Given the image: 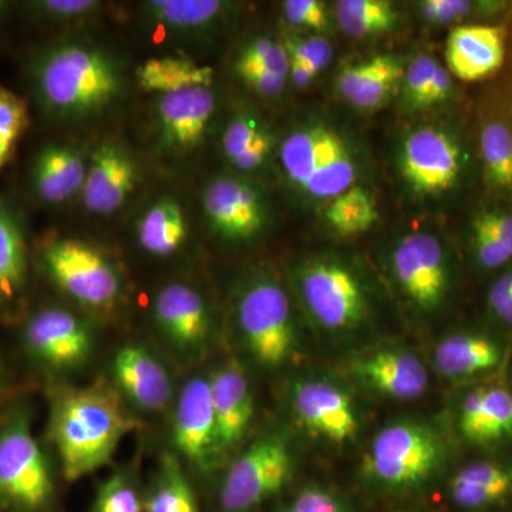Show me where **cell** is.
Instances as JSON below:
<instances>
[{"mask_svg":"<svg viewBox=\"0 0 512 512\" xmlns=\"http://www.w3.org/2000/svg\"><path fill=\"white\" fill-rule=\"evenodd\" d=\"M37 100L53 119H92L109 109L123 90L121 64L103 47L60 40L40 49L30 62Z\"/></svg>","mask_w":512,"mask_h":512,"instance_id":"cell-1","label":"cell"},{"mask_svg":"<svg viewBox=\"0 0 512 512\" xmlns=\"http://www.w3.org/2000/svg\"><path fill=\"white\" fill-rule=\"evenodd\" d=\"M134 426L119 394L109 384L99 382L57 394L50 434L64 478L82 480L107 466Z\"/></svg>","mask_w":512,"mask_h":512,"instance_id":"cell-2","label":"cell"},{"mask_svg":"<svg viewBox=\"0 0 512 512\" xmlns=\"http://www.w3.org/2000/svg\"><path fill=\"white\" fill-rule=\"evenodd\" d=\"M279 160L289 183L313 198L333 200L356 180V164L348 146L323 124L292 131L282 141Z\"/></svg>","mask_w":512,"mask_h":512,"instance_id":"cell-3","label":"cell"},{"mask_svg":"<svg viewBox=\"0 0 512 512\" xmlns=\"http://www.w3.org/2000/svg\"><path fill=\"white\" fill-rule=\"evenodd\" d=\"M43 261L55 284L80 305L104 311L119 302V271L93 245L80 239H55L46 245Z\"/></svg>","mask_w":512,"mask_h":512,"instance_id":"cell-4","label":"cell"},{"mask_svg":"<svg viewBox=\"0 0 512 512\" xmlns=\"http://www.w3.org/2000/svg\"><path fill=\"white\" fill-rule=\"evenodd\" d=\"M238 325L245 343L261 365L288 362L295 346L291 303L284 289L271 279H256L238 301Z\"/></svg>","mask_w":512,"mask_h":512,"instance_id":"cell-5","label":"cell"},{"mask_svg":"<svg viewBox=\"0 0 512 512\" xmlns=\"http://www.w3.org/2000/svg\"><path fill=\"white\" fill-rule=\"evenodd\" d=\"M441 448L433 431L421 424L400 421L377 433L370 446L366 468L387 487H412L423 483L439 466Z\"/></svg>","mask_w":512,"mask_h":512,"instance_id":"cell-6","label":"cell"},{"mask_svg":"<svg viewBox=\"0 0 512 512\" xmlns=\"http://www.w3.org/2000/svg\"><path fill=\"white\" fill-rule=\"evenodd\" d=\"M292 476L288 444L266 437L252 444L229 467L221 485L224 512H249L278 494Z\"/></svg>","mask_w":512,"mask_h":512,"instance_id":"cell-7","label":"cell"},{"mask_svg":"<svg viewBox=\"0 0 512 512\" xmlns=\"http://www.w3.org/2000/svg\"><path fill=\"white\" fill-rule=\"evenodd\" d=\"M52 476L42 448L30 431L29 421L18 417L0 431V497L23 511H36L49 503Z\"/></svg>","mask_w":512,"mask_h":512,"instance_id":"cell-8","label":"cell"},{"mask_svg":"<svg viewBox=\"0 0 512 512\" xmlns=\"http://www.w3.org/2000/svg\"><path fill=\"white\" fill-rule=\"evenodd\" d=\"M299 284L305 305L323 328H352L365 316V293L345 266L315 262L302 269Z\"/></svg>","mask_w":512,"mask_h":512,"instance_id":"cell-9","label":"cell"},{"mask_svg":"<svg viewBox=\"0 0 512 512\" xmlns=\"http://www.w3.org/2000/svg\"><path fill=\"white\" fill-rule=\"evenodd\" d=\"M400 170L416 194H441L451 190L460 177V147L446 131L419 128L404 141Z\"/></svg>","mask_w":512,"mask_h":512,"instance_id":"cell-10","label":"cell"},{"mask_svg":"<svg viewBox=\"0 0 512 512\" xmlns=\"http://www.w3.org/2000/svg\"><path fill=\"white\" fill-rule=\"evenodd\" d=\"M393 272L400 288L417 306L431 311L443 302L448 286L446 254L433 235H407L393 252Z\"/></svg>","mask_w":512,"mask_h":512,"instance_id":"cell-11","label":"cell"},{"mask_svg":"<svg viewBox=\"0 0 512 512\" xmlns=\"http://www.w3.org/2000/svg\"><path fill=\"white\" fill-rule=\"evenodd\" d=\"M205 217L214 234L227 241H248L266 224V205L254 185L239 178H215L202 197Z\"/></svg>","mask_w":512,"mask_h":512,"instance_id":"cell-12","label":"cell"},{"mask_svg":"<svg viewBox=\"0 0 512 512\" xmlns=\"http://www.w3.org/2000/svg\"><path fill=\"white\" fill-rule=\"evenodd\" d=\"M173 441L175 448L202 471L210 470L220 456L210 379L207 377L191 379L178 397Z\"/></svg>","mask_w":512,"mask_h":512,"instance_id":"cell-13","label":"cell"},{"mask_svg":"<svg viewBox=\"0 0 512 512\" xmlns=\"http://www.w3.org/2000/svg\"><path fill=\"white\" fill-rule=\"evenodd\" d=\"M25 342L33 356L56 369L79 366L93 349L89 326L66 309L37 313L25 329Z\"/></svg>","mask_w":512,"mask_h":512,"instance_id":"cell-14","label":"cell"},{"mask_svg":"<svg viewBox=\"0 0 512 512\" xmlns=\"http://www.w3.org/2000/svg\"><path fill=\"white\" fill-rule=\"evenodd\" d=\"M158 97L160 147L180 154L200 146L217 110V99L211 87H190Z\"/></svg>","mask_w":512,"mask_h":512,"instance_id":"cell-15","label":"cell"},{"mask_svg":"<svg viewBox=\"0 0 512 512\" xmlns=\"http://www.w3.org/2000/svg\"><path fill=\"white\" fill-rule=\"evenodd\" d=\"M140 168L136 158L116 141L101 144L87 165L82 200L92 214L110 215L136 190Z\"/></svg>","mask_w":512,"mask_h":512,"instance_id":"cell-16","label":"cell"},{"mask_svg":"<svg viewBox=\"0 0 512 512\" xmlns=\"http://www.w3.org/2000/svg\"><path fill=\"white\" fill-rule=\"evenodd\" d=\"M293 413L309 433L332 443L353 439L359 423L348 394L322 380H305L293 387Z\"/></svg>","mask_w":512,"mask_h":512,"instance_id":"cell-17","label":"cell"},{"mask_svg":"<svg viewBox=\"0 0 512 512\" xmlns=\"http://www.w3.org/2000/svg\"><path fill=\"white\" fill-rule=\"evenodd\" d=\"M154 319L165 338L181 352H198L207 345L211 316L207 302L197 289L185 284H168L157 293Z\"/></svg>","mask_w":512,"mask_h":512,"instance_id":"cell-18","label":"cell"},{"mask_svg":"<svg viewBox=\"0 0 512 512\" xmlns=\"http://www.w3.org/2000/svg\"><path fill=\"white\" fill-rule=\"evenodd\" d=\"M113 375L124 396L144 412H160L173 396L167 369L144 346L126 345L117 350Z\"/></svg>","mask_w":512,"mask_h":512,"instance_id":"cell-19","label":"cell"},{"mask_svg":"<svg viewBox=\"0 0 512 512\" xmlns=\"http://www.w3.org/2000/svg\"><path fill=\"white\" fill-rule=\"evenodd\" d=\"M356 376L370 389L396 400L419 399L429 386L423 362L406 350H380L360 359Z\"/></svg>","mask_w":512,"mask_h":512,"instance_id":"cell-20","label":"cell"},{"mask_svg":"<svg viewBox=\"0 0 512 512\" xmlns=\"http://www.w3.org/2000/svg\"><path fill=\"white\" fill-rule=\"evenodd\" d=\"M212 407L220 453L235 446L254 419V399L241 367L229 363L210 377Z\"/></svg>","mask_w":512,"mask_h":512,"instance_id":"cell-21","label":"cell"},{"mask_svg":"<svg viewBox=\"0 0 512 512\" xmlns=\"http://www.w3.org/2000/svg\"><path fill=\"white\" fill-rule=\"evenodd\" d=\"M504 56V33L495 26H460L448 36L447 70L464 82H476L497 72Z\"/></svg>","mask_w":512,"mask_h":512,"instance_id":"cell-22","label":"cell"},{"mask_svg":"<svg viewBox=\"0 0 512 512\" xmlns=\"http://www.w3.org/2000/svg\"><path fill=\"white\" fill-rule=\"evenodd\" d=\"M82 148L49 144L37 153L32 167L33 191L46 204H62L82 192L87 174Z\"/></svg>","mask_w":512,"mask_h":512,"instance_id":"cell-23","label":"cell"},{"mask_svg":"<svg viewBox=\"0 0 512 512\" xmlns=\"http://www.w3.org/2000/svg\"><path fill=\"white\" fill-rule=\"evenodd\" d=\"M220 0H148L140 3L141 18L161 35L194 40L207 35L224 16Z\"/></svg>","mask_w":512,"mask_h":512,"instance_id":"cell-24","label":"cell"},{"mask_svg":"<svg viewBox=\"0 0 512 512\" xmlns=\"http://www.w3.org/2000/svg\"><path fill=\"white\" fill-rule=\"evenodd\" d=\"M404 76L397 57L380 55L343 70L338 80L342 96L359 109H376L393 92L397 80Z\"/></svg>","mask_w":512,"mask_h":512,"instance_id":"cell-25","label":"cell"},{"mask_svg":"<svg viewBox=\"0 0 512 512\" xmlns=\"http://www.w3.org/2000/svg\"><path fill=\"white\" fill-rule=\"evenodd\" d=\"M451 500L468 511L501 504L512 495V467L478 461L458 471L450 483Z\"/></svg>","mask_w":512,"mask_h":512,"instance_id":"cell-26","label":"cell"},{"mask_svg":"<svg viewBox=\"0 0 512 512\" xmlns=\"http://www.w3.org/2000/svg\"><path fill=\"white\" fill-rule=\"evenodd\" d=\"M137 238L148 254H175L187 238V221L181 205L171 197L154 202L138 221Z\"/></svg>","mask_w":512,"mask_h":512,"instance_id":"cell-27","label":"cell"},{"mask_svg":"<svg viewBox=\"0 0 512 512\" xmlns=\"http://www.w3.org/2000/svg\"><path fill=\"white\" fill-rule=\"evenodd\" d=\"M137 82L144 92L164 96L190 87H211L214 70L184 57H154L138 67Z\"/></svg>","mask_w":512,"mask_h":512,"instance_id":"cell-28","label":"cell"},{"mask_svg":"<svg viewBox=\"0 0 512 512\" xmlns=\"http://www.w3.org/2000/svg\"><path fill=\"white\" fill-rule=\"evenodd\" d=\"M501 360L493 340L478 335H453L436 349L437 369L448 377H466L493 369Z\"/></svg>","mask_w":512,"mask_h":512,"instance_id":"cell-29","label":"cell"},{"mask_svg":"<svg viewBox=\"0 0 512 512\" xmlns=\"http://www.w3.org/2000/svg\"><path fill=\"white\" fill-rule=\"evenodd\" d=\"M336 19L346 35L362 39L390 32L397 25L399 13L386 0H340Z\"/></svg>","mask_w":512,"mask_h":512,"instance_id":"cell-30","label":"cell"},{"mask_svg":"<svg viewBox=\"0 0 512 512\" xmlns=\"http://www.w3.org/2000/svg\"><path fill=\"white\" fill-rule=\"evenodd\" d=\"M146 512H200L194 490L173 454L161 460L153 491L144 504Z\"/></svg>","mask_w":512,"mask_h":512,"instance_id":"cell-31","label":"cell"},{"mask_svg":"<svg viewBox=\"0 0 512 512\" xmlns=\"http://www.w3.org/2000/svg\"><path fill=\"white\" fill-rule=\"evenodd\" d=\"M325 217L338 234L353 237L369 231L376 224L379 212L370 192L353 185L330 201Z\"/></svg>","mask_w":512,"mask_h":512,"instance_id":"cell-32","label":"cell"},{"mask_svg":"<svg viewBox=\"0 0 512 512\" xmlns=\"http://www.w3.org/2000/svg\"><path fill=\"white\" fill-rule=\"evenodd\" d=\"M26 272V251L22 231L8 208L0 204V299L19 291Z\"/></svg>","mask_w":512,"mask_h":512,"instance_id":"cell-33","label":"cell"},{"mask_svg":"<svg viewBox=\"0 0 512 512\" xmlns=\"http://www.w3.org/2000/svg\"><path fill=\"white\" fill-rule=\"evenodd\" d=\"M485 175L498 190L512 192V131L500 121H490L481 131Z\"/></svg>","mask_w":512,"mask_h":512,"instance_id":"cell-34","label":"cell"},{"mask_svg":"<svg viewBox=\"0 0 512 512\" xmlns=\"http://www.w3.org/2000/svg\"><path fill=\"white\" fill-rule=\"evenodd\" d=\"M28 126V104L0 83V171L12 160Z\"/></svg>","mask_w":512,"mask_h":512,"instance_id":"cell-35","label":"cell"},{"mask_svg":"<svg viewBox=\"0 0 512 512\" xmlns=\"http://www.w3.org/2000/svg\"><path fill=\"white\" fill-rule=\"evenodd\" d=\"M136 485L126 473H116L100 484L92 512H143Z\"/></svg>","mask_w":512,"mask_h":512,"instance_id":"cell-36","label":"cell"},{"mask_svg":"<svg viewBox=\"0 0 512 512\" xmlns=\"http://www.w3.org/2000/svg\"><path fill=\"white\" fill-rule=\"evenodd\" d=\"M101 6L97 0H40L29 3V9L36 18L60 26L87 22L100 12Z\"/></svg>","mask_w":512,"mask_h":512,"instance_id":"cell-37","label":"cell"},{"mask_svg":"<svg viewBox=\"0 0 512 512\" xmlns=\"http://www.w3.org/2000/svg\"><path fill=\"white\" fill-rule=\"evenodd\" d=\"M235 67H259L288 77L291 64L284 45L271 37L259 36L239 52Z\"/></svg>","mask_w":512,"mask_h":512,"instance_id":"cell-38","label":"cell"},{"mask_svg":"<svg viewBox=\"0 0 512 512\" xmlns=\"http://www.w3.org/2000/svg\"><path fill=\"white\" fill-rule=\"evenodd\" d=\"M460 429L464 437L474 443L487 444L497 441L485 412L484 389L474 390L464 397L461 404Z\"/></svg>","mask_w":512,"mask_h":512,"instance_id":"cell-39","label":"cell"},{"mask_svg":"<svg viewBox=\"0 0 512 512\" xmlns=\"http://www.w3.org/2000/svg\"><path fill=\"white\" fill-rule=\"evenodd\" d=\"M289 56V64L305 67L318 76L330 60L333 49L328 40L323 37H309V39H291L285 46Z\"/></svg>","mask_w":512,"mask_h":512,"instance_id":"cell-40","label":"cell"},{"mask_svg":"<svg viewBox=\"0 0 512 512\" xmlns=\"http://www.w3.org/2000/svg\"><path fill=\"white\" fill-rule=\"evenodd\" d=\"M439 62L433 57L419 55L404 72V94L417 109H423V100L429 92Z\"/></svg>","mask_w":512,"mask_h":512,"instance_id":"cell-41","label":"cell"},{"mask_svg":"<svg viewBox=\"0 0 512 512\" xmlns=\"http://www.w3.org/2000/svg\"><path fill=\"white\" fill-rule=\"evenodd\" d=\"M262 130L264 128L254 117L245 116V114L235 117L222 136V148L228 160L232 163L235 158L247 153Z\"/></svg>","mask_w":512,"mask_h":512,"instance_id":"cell-42","label":"cell"},{"mask_svg":"<svg viewBox=\"0 0 512 512\" xmlns=\"http://www.w3.org/2000/svg\"><path fill=\"white\" fill-rule=\"evenodd\" d=\"M485 412L495 440L512 436V394L501 387L484 389Z\"/></svg>","mask_w":512,"mask_h":512,"instance_id":"cell-43","label":"cell"},{"mask_svg":"<svg viewBox=\"0 0 512 512\" xmlns=\"http://www.w3.org/2000/svg\"><path fill=\"white\" fill-rule=\"evenodd\" d=\"M284 13L289 23L301 28L325 30L328 26L325 3L318 0H288Z\"/></svg>","mask_w":512,"mask_h":512,"instance_id":"cell-44","label":"cell"},{"mask_svg":"<svg viewBox=\"0 0 512 512\" xmlns=\"http://www.w3.org/2000/svg\"><path fill=\"white\" fill-rule=\"evenodd\" d=\"M473 245L478 262L484 268H498L512 258L511 252L477 221H473Z\"/></svg>","mask_w":512,"mask_h":512,"instance_id":"cell-45","label":"cell"},{"mask_svg":"<svg viewBox=\"0 0 512 512\" xmlns=\"http://www.w3.org/2000/svg\"><path fill=\"white\" fill-rule=\"evenodd\" d=\"M279 512H346L335 495L318 487H308Z\"/></svg>","mask_w":512,"mask_h":512,"instance_id":"cell-46","label":"cell"},{"mask_svg":"<svg viewBox=\"0 0 512 512\" xmlns=\"http://www.w3.org/2000/svg\"><path fill=\"white\" fill-rule=\"evenodd\" d=\"M235 72L252 90L265 97L279 96L284 92L286 79H288L281 74L259 69V67H235Z\"/></svg>","mask_w":512,"mask_h":512,"instance_id":"cell-47","label":"cell"},{"mask_svg":"<svg viewBox=\"0 0 512 512\" xmlns=\"http://www.w3.org/2000/svg\"><path fill=\"white\" fill-rule=\"evenodd\" d=\"M473 9V3L461 2V0H427L421 3V13L424 19L429 20L431 23H439V25H446V23L454 22L467 16Z\"/></svg>","mask_w":512,"mask_h":512,"instance_id":"cell-48","label":"cell"},{"mask_svg":"<svg viewBox=\"0 0 512 512\" xmlns=\"http://www.w3.org/2000/svg\"><path fill=\"white\" fill-rule=\"evenodd\" d=\"M478 224L491 232L512 254V215L501 211H485L477 215Z\"/></svg>","mask_w":512,"mask_h":512,"instance_id":"cell-49","label":"cell"},{"mask_svg":"<svg viewBox=\"0 0 512 512\" xmlns=\"http://www.w3.org/2000/svg\"><path fill=\"white\" fill-rule=\"evenodd\" d=\"M272 138L269 136L268 131L262 130L259 136L256 137L254 144L249 148L247 153L242 154L232 161V164L238 168L239 171H254L256 168L261 167L271 153Z\"/></svg>","mask_w":512,"mask_h":512,"instance_id":"cell-50","label":"cell"},{"mask_svg":"<svg viewBox=\"0 0 512 512\" xmlns=\"http://www.w3.org/2000/svg\"><path fill=\"white\" fill-rule=\"evenodd\" d=\"M488 303L498 316L512 303V271L501 276L488 292Z\"/></svg>","mask_w":512,"mask_h":512,"instance_id":"cell-51","label":"cell"},{"mask_svg":"<svg viewBox=\"0 0 512 512\" xmlns=\"http://www.w3.org/2000/svg\"><path fill=\"white\" fill-rule=\"evenodd\" d=\"M450 90V72H448L446 67L439 64V66H437L436 73H434L433 82H431L429 92H427L426 97H424L423 109L424 107L433 106V104H439L441 101L446 100L448 94H450Z\"/></svg>","mask_w":512,"mask_h":512,"instance_id":"cell-52","label":"cell"},{"mask_svg":"<svg viewBox=\"0 0 512 512\" xmlns=\"http://www.w3.org/2000/svg\"><path fill=\"white\" fill-rule=\"evenodd\" d=\"M500 318L503 319L504 322H507L508 325L512 326V303L503 313H501Z\"/></svg>","mask_w":512,"mask_h":512,"instance_id":"cell-53","label":"cell"},{"mask_svg":"<svg viewBox=\"0 0 512 512\" xmlns=\"http://www.w3.org/2000/svg\"><path fill=\"white\" fill-rule=\"evenodd\" d=\"M6 6H8V3L0 2V18H2L3 12H5Z\"/></svg>","mask_w":512,"mask_h":512,"instance_id":"cell-54","label":"cell"},{"mask_svg":"<svg viewBox=\"0 0 512 512\" xmlns=\"http://www.w3.org/2000/svg\"><path fill=\"white\" fill-rule=\"evenodd\" d=\"M0 376H2V365H0Z\"/></svg>","mask_w":512,"mask_h":512,"instance_id":"cell-55","label":"cell"}]
</instances>
